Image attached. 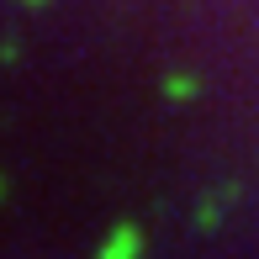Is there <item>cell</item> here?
<instances>
[{
  "instance_id": "1",
  "label": "cell",
  "mask_w": 259,
  "mask_h": 259,
  "mask_svg": "<svg viewBox=\"0 0 259 259\" xmlns=\"http://www.w3.org/2000/svg\"><path fill=\"white\" fill-rule=\"evenodd\" d=\"M133 254H138V238H133V233H127V228H116L101 259H133Z\"/></svg>"
}]
</instances>
